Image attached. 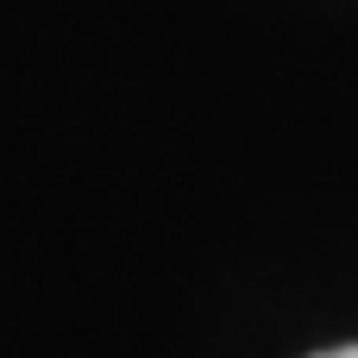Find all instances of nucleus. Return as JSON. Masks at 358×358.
<instances>
[{
  "label": "nucleus",
  "mask_w": 358,
  "mask_h": 358,
  "mask_svg": "<svg viewBox=\"0 0 358 358\" xmlns=\"http://www.w3.org/2000/svg\"><path fill=\"white\" fill-rule=\"evenodd\" d=\"M327 358H358V352H327Z\"/></svg>",
  "instance_id": "nucleus-1"
}]
</instances>
